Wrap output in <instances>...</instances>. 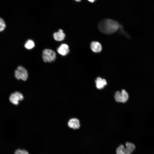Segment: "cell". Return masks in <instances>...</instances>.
<instances>
[{
  "mask_svg": "<svg viewBox=\"0 0 154 154\" xmlns=\"http://www.w3.org/2000/svg\"><path fill=\"white\" fill-rule=\"evenodd\" d=\"M120 25L117 21L112 19H106L101 21L98 25V28L102 33L111 34L117 31Z\"/></svg>",
  "mask_w": 154,
  "mask_h": 154,
  "instance_id": "6da1fadb",
  "label": "cell"
},
{
  "mask_svg": "<svg viewBox=\"0 0 154 154\" xmlns=\"http://www.w3.org/2000/svg\"><path fill=\"white\" fill-rule=\"evenodd\" d=\"M42 56L44 62H51L55 60L56 54L51 49H45L42 51Z\"/></svg>",
  "mask_w": 154,
  "mask_h": 154,
  "instance_id": "7a4b0ae2",
  "label": "cell"
},
{
  "mask_svg": "<svg viewBox=\"0 0 154 154\" xmlns=\"http://www.w3.org/2000/svg\"><path fill=\"white\" fill-rule=\"evenodd\" d=\"M114 97L117 102L123 103L126 102L129 98L128 93L124 89L122 90L121 92L119 91H116L114 94Z\"/></svg>",
  "mask_w": 154,
  "mask_h": 154,
  "instance_id": "3957f363",
  "label": "cell"
},
{
  "mask_svg": "<svg viewBox=\"0 0 154 154\" xmlns=\"http://www.w3.org/2000/svg\"><path fill=\"white\" fill-rule=\"evenodd\" d=\"M15 76L18 80L21 79L26 81L28 78V74L26 70L21 66H19L15 71Z\"/></svg>",
  "mask_w": 154,
  "mask_h": 154,
  "instance_id": "277c9868",
  "label": "cell"
},
{
  "mask_svg": "<svg viewBox=\"0 0 154 154\" xmlns=\"http://www.w3.org/2000/svg\"><path fill=\"white\" fill-rule=\"evenodd\" d=\"M23 99V96L22 94L17 91L11 94L9 98L10 102L15 105L18 104L19 101L22 100Z\"/></svg>",
  "mask_w": 154,
  "mask_h": 154,
  "instance_id": "5b68a950",
  "label": "cell"
},
{
  "mask_svg": "<svg viewBox=\"0 0 154 154\" xmlns=\"http://www.w3.org/2000/svg\"><path fill=\"white\" fill-rule=\"evenodd\" d=\"M68 125L69 127L74 129H78L80 126L79 121L76 118L70 119L68 122Z\"/></svg>",
  "mask_w": 154,
  "mask_h": 154,
  "instance_id": "8992f818",
  "label": "cell"
},
{
  "mask_svg": "<svg viewBox=\"0 0 154 154\" xmlns=\"http://www.w3.org/2000/svg\"><path fill=\"white\" fill-rule=\"evenodd\" d=\"M58 52L62 56H65L69 52V46L65 44H61L57 49Z\"/></svg>",
  "mask_w": 154,
  "mask_h": 154,
  "instance_id": "52a82bcc",
  "label": "cell"
},
{
  "mask_svg": "<svg viewBox=\"0 0 154 154\" xmlns=\"http://www.w3.org/2000/svg\"><path fill=\"white\" fill-rule=\"evenodd\" d=\"M65 36V34L61 29H59L58 32L54 33L53 35L54 39L57 41L62 40L64 39Z\"/></svg>",
  "mask_w": 154,
  "mask_h": 154,
  "instance_id": "ba28073f",
  "label": "cell"
},
{
  "mask_svg": "<svg viewBox=\"0 0 154 154\" xmlns=\"http://www.w3.org/2000/svg\"><path fill=\"white\" fill-rule=\"evenodd\" d=\"M97 88L99 89L103 88L104 86L107 85V82L104 79H102L100 77L97 78L95 80Z\"/></svg>",
  "mask_w": 154,
  "mask_h": 154,
  "instance_id": "9c48e42d",
  "label": "cell"
},
{
  "mask_svg": "<svg viewBox=\"0 0 154 154\" xmlns=\"http://www.w3.org/2000/svg\"><path fill=\"white\" fill-rule=\"evenodd\" d=\"M90 47L93 51L95 52H99L102 49L101 44L97 41L92 42L91 43Z\"/></svg>",
  "mask_w": 154,
  "mask_h": 154,
  "instance_id": "30bf717a",
  "label": "cell"
},
{
  "mask_svg": "<svg viewBox=\"0 0 154 154\" xmlns=\"http://www.w3.org/2000/svg\"><path fill=\"white\" fill-rule=\"evenodd\" d=\"M116 154H131L123 144H120L116 150Z\"/></svg>",
  "mask_w": 154,
  "mask_h": 154,
  "instance_id": "8fae6325",
  "label": "cell"
},
{
  "mask_svg": "<svg viewBox=\"0 0 154 154\" xmlns=\"http://www.w3.org/2000/svg\"><path fill=\"white\" fill-rule=\"evenodd\" d=\"M125 145L126 148L131 154L135 149V146L132 143L127 142L125 143Z\"/></svg>",
  "mask_w": 154,
  "mask_h": 154,
  "instance_id": "7c38bea8",
  "label": "cell"
},
{
  "mask_svg": "<svg viewBox=\"0 0 154 154\" xmlns=\"http://www.w3.org/2000/svg\"><path fill=\"white\" fill-rule=\"evenodd\" d=\"M35 44L34 42L31 39L28 40L25 44V47L28 49H30L33 48L35 46Z\"/></svg>",
  "mask_w": 154,
  "mask_h": 154,
  "instance_id": "4fadbf2b",
  "label": "cell"
},
{
  "mask_svg": "<svg viewBox=\"0 0 154 154\" xmlns=\"http://www.w3.org/2000/svg\"><path fill=\"white\" fill-rule=\"evenodd\" d=\"M6 27L5 21L1 18H0V32L3 31Z\"/></svg>",
  "mask_w": 154,
  "mask_h": 154,
  "instance_id": "5bb4252c",
  "label": "cell"
},
{
  "mask_svg": "<svg viewBox=\"0 0 154 154\" xmlns=\"http://www.w3.org/2000/svg\"><path fill=\"white\" fill-rule=\"evenodd\" d=\"M14 154H29V153L25 149H18L15 151Z\"/></svg>",
  "mask_w": 154,
  "mask_h": 154,
  "instance_id": "9a60e30c",
  "label": "cell"
},
{
  "mask_svg": "<svg viewBox=\"0 0 154 154\" xmlns=\"http://www.w3.org/2000/svg\"><path fill=\"white\" fill-rule=\"evenodd\" d=\"M88 0V1H90V2L92 3V2H94V1H95L96 0Z\"/></svg>",
  "mask_w": 154,
  "mask_h": 154,
  "instance_id": "2e32d148",
  "label": "cell"
},
{
  "mask_svg": "<svg viewBox=\"0 0 154 154\" xmlns=\"http://www.w3.org/2000/svg\"><path fill=\"white\" fill-rule=\"evenodd\" d=\"M75 0L76 1H80L81 0Z\"/></svg>",
  "mask_w": 154,
  "mask_h": 154,
  "instance_id": "e0dca14e",
  "label": "cell"
}]
</instances>
